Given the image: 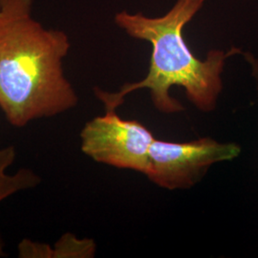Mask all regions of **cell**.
Wrapping results in <instances>:
<instances>
[{"instance_id":"cell-6","label":"cell","mask_w":258,"mask_h":258,"mask_svg":"<svg viewBox=\"0 0 258 258\" xmlns=\"http://www.w3.org/2000/svg\"><path fill=\"white\" fill-rule=\"evenodd\" d=\"M17 158V150L13 146L0 148V203L20 191L37 187L41 182L40 176L30 168H20L14 173L8 169ZM6 256L4 243L0 236V258Z\"/></svg>"},{"instance_id":"cell-1","label":"cell","mask_w":258,"mask_h":258,"mask_svg":"<svg viewBox=\"0 0 258 258\" xmlns=\"http://www.w3.org/2000/svg\"><path fill=\"white\" fill-rule=\"evenodd\" d=\"M71 43L63 31L33 17V0H0V109L15 127L74 108L79 98L65 77Z\"/></svg>"},{"instance_id":"cell-3","label":"cell","mask_w":258,"mask_h":258,"mask_svg":"<svg viewBox=\"0 0 258 258\" xmlns=\"http://www.w3.org/2000/svg\"><path fill=\"white\" fill-rule=\"evenodd\" d=\"M82 151L97 163L146 173L155 138L136 120L120 119L116 109L89 120L81 132Z\"/></svg>"},{"instance_id":"cell-5","label":"cell","mask_w":258,"mask_h":258,"mask_svg":"<svg viewBox=\"0 0 258 258\" xmlns=\"http://www.w3.org/2000/svg\"><path fill=\"white\" fill-rule=\"evenodd\" d=\"M95 243L90 239H78L72 233H65L52 247L49 244L22 239L18 246L20 258L92 257Z\"/></svg>"},{"instance_id":"cell-2","label":"cell","mask_w":258,"mask_h":258,"mask_svg":"<svg viewBox=\"0 0 258 258\" xmlns=\"http://www.w3.org/2000/svg\"><path fill=\"white\" fill-rule=\"evenodd\" d=\"M204 2L177 0L165 16L159 18H148L141 13L129 14L126 11L115 16L116 24L130 37L148 41L152 53L148 74L143 81L126 83L117 93L95 88V94L105 109H117L126 95L147 88L158 110L164 113L184 110L183 105L169 95L172 86L183 87L188 100L198 109H214L223 87L221 74L225 61L240 50H212L204 60L194 55L185 43L183 30L203 7Z\"/></svg>"},{"instance_id":"cell-4","label":"cell","mask_w":258,"mask_h":258,"mask_svg":"<svg viewBox=\"0 0 258 258\" xmlns=\"http://www.w3.org/2000/svg\"><path fill=\"white\" fill-rule=\"evenodd\" d=\"M234 143L221 144L211 138L187 143L154 140L149 149L146 175L155 184L168 189L194 185L210 166L231 161L240 155Z\"/></svg>"}]
</instances>
